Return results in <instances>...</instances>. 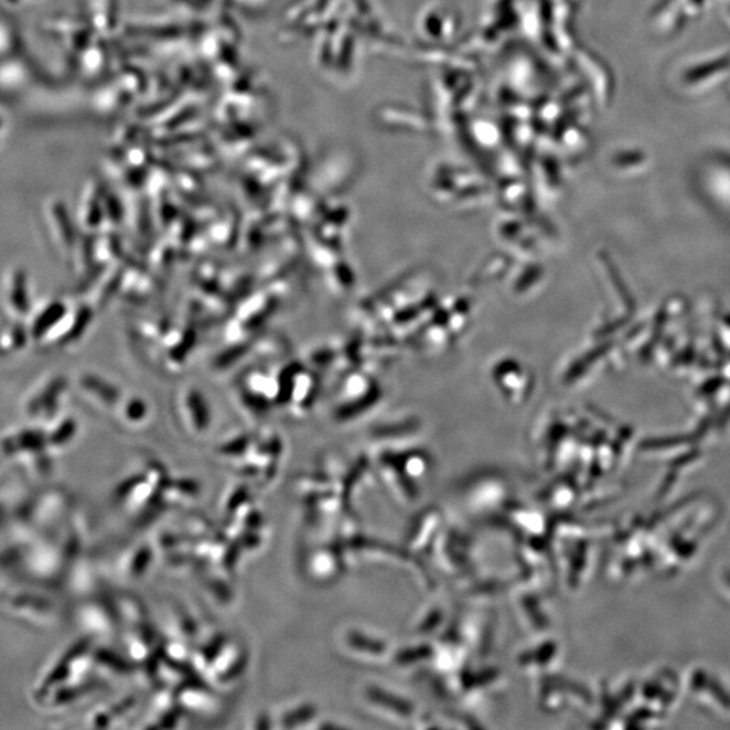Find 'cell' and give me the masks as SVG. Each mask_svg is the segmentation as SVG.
<instances>
[{
    "label": "cell",
    "instance_id": "1",
    "mask_svg": "<svg viewBox=\"0 0 730 730\" xmlns=\"http://www.w3.org/2000/svg\"><path fill=\"white\" fill-rule=\"evenodd\" d=\"M189 408L193 412L197 429H206L208 425V409L202 394L193 391L189 395Z\"/></svg>",
    "mask_w": 730,
    "mask_h": 730
},
{
    "label": "cell",
    "instance_id": "2",
    "mask_svg": "<svg viewBox=\"0 0 730 730\" xmlns=\"http://www.w3.org/2000/svg\"><path fill=\"white\" fill-rule=\"evenodd\" d=\"M85 386L89 388V390L98 393L99 397L105 398L106 400H109V402H116L118 399V393L116 388L110 387L107 385L105 382H100L97 378H87L85 382Z\"/></svg>",
    "mask_w": 730,
    "mask_h": 730
},
{
    "label": "cell",
    "instance_id": "3",
    "mask_svg": "<svg viewBox=\"0 0 730 730\" xmlns=\"http://www.w3.org/2000/svg\"><path fill=\"white\" fill-rule=\"evenodd\" d=\"M64 314V307L63 304H56V307L51 308L47 313L44 314L43 319L37 323V326H35V332L39 333H44L45 329L47 326H52L53 323L57 321V319H62V315Z\"/></svg>",
    "mask_w": 730,
    "mask_h": 730
},
{
    "label": "cell",
    "instance_id": "4",
    "mask_svg": "<svg viewBox=\"0 0 730 730\" xmlns=\"http://www.w3.org/2000/svg\"><path fill=\"white\" fill-rule=\"evenodd\" d=\"M244 353H245V348L243 345L237 346V348L235 350L232 348L230 351H227V353H225L224 356H221L218 358L219 367H226V365H229L232 364V362L237 361V358L244 355Z\"/></svg>",
    "mask_w": 730,
    "mask_h": 730
},
{
    "label": "cell",
    "instance_id": "5",
    "mask_svg": "<svg viewBox=\"0 0 730 730\" xmlns=\"http://www.w3.org/2000/svg\"><path fill=\"white\" fill-rule=\"evenodd\" d=\"M146 412V406L140 402V400H135V402H131L128 409V415L130 418H133V420H137V418H141V416Z\"/></svg>",
    "mask_w": 730,
    "mask_h": 730
}]
</instances>
